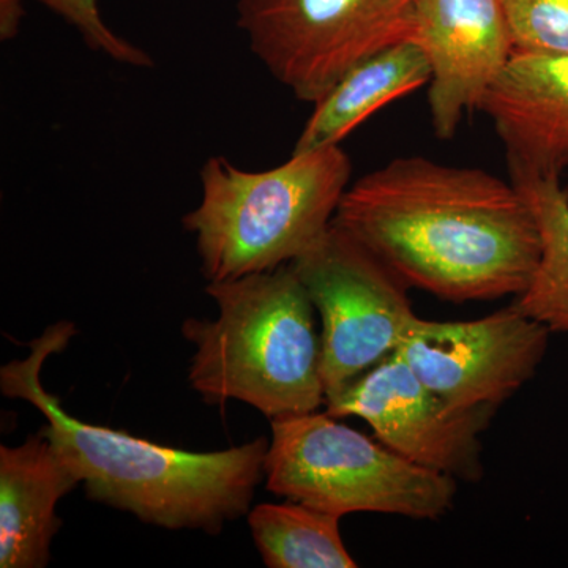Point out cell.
Instances as JSON below:
<instances>
[{
  "label": "cell",
  "instance_id": "cell-4",
  "mask_svg": "<svg viewBox=\"0 0 568 568\" xmlns=\"http://www.w3.org/2000/svg\"><path fill=\"white\" fill-rule=\"evenodd\" d=\"M351 178L342 145L293 153L260 173L211 156L201 170V203L182 219L196 239L205 280L227 282L293 263L334 223Z\"/></svg>",
  "mask_w": 568,
  "mask_h": 568
},
{
  "label": "cell",
  "instance_id": "cell-5",
  "mask_svg": "<svg viewBox=\"0 0 568 568\" xmlns=\"http://www.w3.org/2000/svg\"><path fill=\"white\" fill-rule=\"evenodd\" d=\"M265 488L343 518L395 515L436 521L450 514L458 481L409 462L327 410L271 420Z\"/></svg>",
  "mask_w": 568,
  "mask_h": 568
},
{
  "label": "cell",
  "instance_id": "cell-14",
  "mask_svg": "<svg viewBox=\"0 0 568 568\" xmlns=\"http://www.w3.org/2000/svg\"><path fill=\"white\" fill-rule=\"evenodd\" d=\"M525 192L540 231V256L515 305L551 334L568 335V190L560 178L511 179Z\"/></svg>",
  "mask_w": 568,
  "mask_h": 568
},
{
  "label": "cell",
  "instance_id": "cell-8",
  "mask_svg": "<svg viewBox=\"0 0 568 568\" xmlns=\"http://www.w3.org/2000/svg\"><path fill=\"white\" fill-rule=\"evenodd\" d=\"M549 335L514 302L478 320L417 316L396 354L454 409H499L537 375Z\"/></svg>",
  "mask_w": 568,
  "mask_h": 568
},
{
  "label": "cell",
  "instance_id": "cell-9",
  "mask_svg": "<svg viewBox=\"0 0 568 568\" xmlns=\"http://www.w3.org/2000/svg\"><path fill=\"white\" fill-rule=\"evenodd\" d=\"M324 407L336 418H362L377 440L416 465L469 484L485 476L481 435L497 409H454L399 354L388 355Z\"/></svg>",
  "mask_w": 568,
  "mask_h": 568
},
{
  "label": "cell",
  "instance_id": "cell-11",
  "mask_svg": "<svg viewBox=\"0 0 568 568\" xmlns=\"http://www.w3.org/2000/svg\"><path fill=\"white\" fill-rule=\"evenodd\" d=\"M511 179L568 171V54L515 51L485 95Z\"/></svg>",
  "mask_w": 568,
  "mask_h": 568
},
{
  "label": "cell",
  "instance_id": "cell-16",
  "mask_svg": "<svg viewBox=\"0 0 568 568\" xmlns=\"http://www.w3.org/2000/svg\"><path fill=\"white\" fill-rule=\"evenodd\" d=\"M37 2L48 7L73 26L91 50L103 52L112 61L138 67V69H149L153 65L148 52L111 31L100 13L99 0H37ZM21 3L22 0H2L3 39L6 37L9 39L11 33L17 32L21 18Z\"/></svg>",
  "mask_w": 568,
  "mask_h": 568
},
{
  "label": "cell",
  "instance_id": "cell-2",
  "mask_svg": "<svg viewBox=\"0 0 568 568\" xmlns=\"http://www.w3.org/2000/svg\"><path fill=\"white\" fill-rule=\"evenodd\" d=\"M74 335L77 328L69 321L48 327L32 342L28 357L0 368V390L28 402L47 418L43 432L89 499L129 511L145 525L211 536L248 515L254 491L265 478L271 440L256 437L226 450L189 452L71 416L59 396L44 388L41 369Z\"/></svg>",
  "mask_w": 568,
  "mask_h": 568
},
{
  "label": "cell",
  "instance_id": "cell-1",
  "mask_svg": "<svg viewBox=\"0 0 568 568\" xmlns=\"http://www.w3.org/2000/svg\"><path fill=\"white\" fill-rule=\"evenodd\" d=\"M334 224L407 286L457 304L518 297L540 256L536 215L517 183L422 155L351 182Z\"/></svg>",
  "mask_w": 568,
  "mask_h": 568
},
{
  "label": "cell",
  "instance_id": "cell-12",
  "mask_svg": "<svg viewBox=\"0 0 568 568\" xmlns=\"http://www.w3.org/2000/svg\"><path fill=\"white\" fill-rule=\"evenodd\" d=\"M81 485L43 428L0 447V567L43 568L61 529L59 500Z\"/></svg>",
  "mask_w": 568,
  "mask_h": 568
},
{
  "label": "cell",
  "instance_id": "cell-10",
  "mask_svg": "<svg viewBox=\"0 0 568 568\" xmlns=\"http://www.w3.org/2000/svg\"><path fill=\"white\" fill-rule=\"evenodd\" d=\"M413 40L432 67L433 130L439 140H452L514 55L503 0H414Z\"/></svg>",
  "mask_w": 568,
  "mask_h": 568
},
{
  "label": "cell",
  "instance_id": "cell-6",
  "mask_svg": "<svg viewBox=\"0 0 568 568\" xmlns=\"http://www.w3.org/2000/svg\"><path fill=\"white\" fill-rule=\"evenodd\" d=\"M290 265L321 321L327 403L398 351L417 317L409 286L334 223Z\"/></svg>",
  "mask_w": 568,
  "mask_h": 568
},
{
  "label": "cell",
  "instance_id": "cell-17",
  "mask_svg": "<svg viewBox=\"0 0 568 568\" xmlns=\"http://www.w3.org/2000/svg\"><path fill=\"white\" fill-rule=\"evenodd\" d=\"M515 51L568 54V0H503Z\"/></svg>",
  "mask_w": 568,
  "mask_h": 568
},
{
  "label": "cell",
  "instance_id": "cell-7",
  "mask_svg": "<svg viewBox=\"0 0 568 568\" xmlns=\"http://www.w3.org/2000/svg\"><path fill=\"white\" fill-rule=\"evenodd\" d=\"M414 0H239L253 54L295 99L315 104L358 62L413 39Z\"/></svg>",
  "mask_w": 568,
  "mask_h": 568
},
{
  "label": "cell",
  "instance_id": "cell-3",
  "mask_svg": "<svg viewBox=\"0 0 568 568\" xmlns=\"http://www.w3.org/2000/svg\"><path fill=\"white\" fill-rule=\"evenodd\" d=\"M216 320H186L189 381L209 405L246 403L268 420L325 406L317 313L290 264L205 287Z\"/></svg>",
  "mask_w": 568,
  "mask_h": 568
},
{
  "label": "cell",
  "instance_id": "cell-15",
  "mask_svg": "<svg viewBox=\"0 0 568 568\" xmlns=\"http://www.w3.org/2000/svg\"><path fill=\"white\" fill-rule=\"evenodd\" d=\"M254 544L268 568H355L339 530L342 518L287 499L248 511Z\"/></svg>",
  "mask_w": 568,
  "mask_h": 568
},
{
  "label": "cell",
  "instance_id": "cell-13",
  "mask_svg": "<svg viewBox=\"0 0 568 568\" xmlns=\"http://www.w3.org/2000/svg\"><path fill=\"white\" fill-rule=\"evenodd\" d=\"M432 67L420 44L396 41L347 71L313 112L295 141L293 153L315 152L339 145L381 108L429 84Z\"/></svg>",
  "mask_w": 568,
  "mask_h": 568
}]
</instances>
